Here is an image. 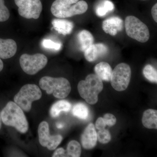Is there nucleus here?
<instances>
[{
  "mask_svg": "<svg viewBox=\"0 0 157 157\" xmlns=\"http://www.w3.org/2000/svg\"><path fill=\"white\" fill-rule=\"evenodd\" d=\"M3 123L8 126L14 127L22 134L26 133L29 123L23 110L12 101L7 103L1 113Z\"/></svg>",
  "mask_w": 157,
  "mask_h": 157,
  "instance_id": "obj_1",
  "label": "nucleus"
},
{
  "mask_svg": "<svg viewBox=\"0 0 157 157\" xmlns=\"http://www.w3.org/2000/svg\"><path fill=\"white\" fill-rule=\"evenodd\" d=\"M88 8L87 3L83 0H56L51 7V12L55 17L65 18L83 14Z\"/></svg>",
  "mask_w": 157,
  "mask_h": 157,
  "instance_id": "obj_2",
  "label": "nucleus"
},
{
  "mask_svg": "<svg viewBox=\"0 0 157 157\" xmlns=\"http://www.w3.org/2000/svg\"><path fill=\"white\" fill-rule=\"evenodd\" d=\"M103 80L96 74L88 75L85 80L78 82V90L80 96L87 103L96 104L98 100V94L103 89Z\"/></svg>",
  "mask_w": 157,
  "mask_h": 157,
  "instance_id": "obj_3",
  "label": "nucleus"
},
{
  "mask_svg": "<svg viewBox=\"0 0 157 157\" xmlns=\"http://www.w3.org/2000/svg\"><path fill=\"white\" fill-rule=\"evenodd\" d=\"M40 87L48 94H52L58 99L67 98L71 90V85L67 78L44 76L40 79Z\"/></svg>",
  "mask_w": 157,
  "mask_h": 157,
  "instance_id": "obj_4",
  "label": "nucleus"
},
{
  "mask_svg": "<svg viewBox=\"0 0 157 157\" xmlns=\"http://www.w3.org/2000/svg\"><path fill=\"white\" fill-rule=\"evenodd\" d=\"M42 94L39 86L35 84L25 85L14 97V101L22 110L29 112L33 101L41 99Z\"/></svg>",
  "mask_w": 157,
  "mask_h": 157,
  "instance_id": "obj_5",
  "label": "nucleus"
},
{
  "mask_svg": "<svg viewBox=\"0 0 157 157\" xmlns=\"http://www.w3.org/2000/svg\"><path fill=\"white\" fill-rule=\"evenodd\" d=\"M127 35L139 42L144 43L150 38L149 31L147 26L140 19L134 16H128L124 21Z\"/></svg>",
  "mask_w": 157,
  "mask_h": 157,
  "instance_id": "obj_6",
  "label": "nucleus"
},
{
  "mask_svg": "<svg viewBox=\"0 0 157 157\" xmlns=\"http://www.w3.org/2000/svg\"><path fill=\"white\" fill-rule=\"evenodd\" d=\"M19 62L24 72L29 75H33L45 67L48 63V59L42 54L33 55L24 54L20 58Z\"/></svg>",
  "mask_w": 157,
  "mask_h": 157,
  "instance_id": "obj_7",
  "label": "nucleus"
},
{
  "mask_svg": "<svg viewBox=\"0 0 157 157\" xmlns=\"http://www.w3.org/2000/svg\"><path fill=\"white\" fill-rule=\"evenodd\" d=\"M132 71L130 66L125 63L119 64L112 71L110 78L111 85L117 91L126 90L131 80Z\"/></svg>",
  "mask_w": 157,
  "mask_h": 157,
  "instance_id": "obj_8",
  "label": "nucleus"
},
{
  "mask_svg": "<svg viewBox=\"0 0 157 157\" xmlns=\"http://www.w3.org/2000/svg\"><path fill=\"white\" fill-rule=\"evenodd\" d=\"M18 7V12L21 17L37 19L40 17L42 10L41 0H14Z\"/></svg>",
  "mask_w": 157,
  "mask_h": 157,
  "instance_id": "obj_9",
  "label": "nucleus"
},
{
  "mask_svg": "<svg viewBox=\"0 0 157 157\" xmlns=\"http://www.w3.org/2000/svg\"><path fill=\"white\" fill-rule=\"evenodd\" d=\"M39 141L41 145L47 147L49 150L55 149L61 143L63 137L60 135H50L49 125L47 122L44 121L39 124L38 128Z\"/></svg>",
  "mask_w": 157,
  "mask_h": 157,
  "instance_id": "obj_10",
  "label": "nucleus"
},
{
  "mask_svg": "<svg viewBox=\"0 0 157 157\" xmlns=\"http://www.w3.org/2000/svg\"><path fill=\"white\" fill-rule=\"evenodd\" d=\"M124 28L123 20L118 17H112L105 20L102 23V29L106 33L115 36Z\"/></svg>",
  "mask_w": 157,
  "mask_h": 157,
  "instance_id": "obj_11",
  "label": "nucleus"
},
{
  "mask_svg": "<svg viewBox=\"0 0 157 157\" xmlns=\"http://www.w3.org/2000/svg\"><path fill=\"white\" fill-rule=\"evenodd\" d=\"M97 140L95 128L93 124H90L82 135L81 140L82 146L85 149H90L96 146Z\"/></svg>",
  "mask_w": 157,
  "mask_h": 157,
  "instance_id": "obj_12",
  "label": "nucleus"
},
{
  "mask_svg": "<svg viewBox=\"0 0 157 157\" xmlns=\"http://www.w3.org/2000/svg\"><path fill=\"white\" fill-rule=\"evenodd\" d=\"M108 50V47L103 43L93 44L85 51V58L88 62L95 61L98 58L106 55Z\"/></svg>",
  "mask_w": 157,
  "mask_h": 157,
  "instance_id": "obj_13",
  "label": "nucleus"
},
{
  "mask_svg": "<svg viewBox=\"0 0 157 157\" xmlns=\"http://www.w3.org/2000/svg\"><path fill=\"white\" fill-rule=\"evenodd\" d=\"M17 50V44L14 40L0 39V58H11L15 55Z\"/></svg>",
  "mask_w": 157,
  "mask_h": 157,
  "instance_id": "obj_14",
  "label": "nucleus"
},
{
  "mask_svg": "<svg viewBox=\"0 0 157 157\" xmlns=\"http://www.w3.org/2000/svg\"><path fill=\"white\" fill-rule=\"evenodd\" d=\"M52 26L54 29L59 34L67 35L72 33L74 24L72 21L63 19H54L52 21Z\"/></svg>",
  "mask_w": 157,
  "mask_h": 157,
  "instance_id": "obj_15",
  "label": "nucleus"
},
{
  "mask_svg": "<svg viewBox=\"0 0 157 157\" xmlns=\"http://www.w3.org/2000/svg\"><path fill=\"white\" fill-rule=\"evenodd\" d=\"M94 70L96 75L102 80L110 81L113 70L108 63L104 62L99 63L95 67Z\"/></svg>",
  "mask_w": 157,
  "mask_h": 157,
  "instance_id": "obj_16",
  "label": "nucleus"
},
{
  "mask_svg": "<svg viewBox=\"0 0 157 157\" xmlns=\"http://www.w3.org/2000/svg\"><path fill=\"white\" fill-rule=\"evenodd\" d=\"M144 126L147 128H157V111L155 109H148L144 111L142 118Z\"/></svg>",
  "mask_w": 157,
  "mask_h": 157,
  "instance_id": "obj_17",
  "label": "nucleus"
},
{
  "mask_svg": "<svg viewBox=\"0 0 157 157\" xmlns=\"http://www.w3.org/2000/svg\"><path fill=\"white\" fill-rule=\"evenodd\" d=\"M80 50L84 52L94 44V38L92 34L86 30L79 32L77 36Z\"/></svg>",
  "mask_w": 157,
  "mask_h": 157,
  "instance_id": "obj_18",
  "label": "nucleus"
},
{
  "mask_svg": "<svg viewBox=\"0 0 157 157\" xmlns=\"http://www.w3.org/2000/svg\"><path fill=\"white\" fill-rule=\"evenodd\" d=\"M72 105L69 101L60 100L55 103L52 106L50 110L52 117H56L62 112H68L70 111Z\"/></svg>",
  "mask_w": 157,
  "mask_h": 157,
  "instance_id": "obj_19",
  "label": "nucleus"
},
{
  "mask_svg": "<svg viewBox=\"0 0 157 157\" xmlns=\"http://www.w3.org/2000/svg\"><path fill=\"white\" fill-rule=\"evenodd\" d=\"M114 5L112 2L109 0H103L96 6V14L99 17H103L114 11Z\"/></svg>",
  "mask_w": 157,
  "mask_h": 157,
  "instance_id": "obj_20",
  "label": "nucleus"
},
{
  "mask_svg": "<svg viewBox=\"0 0 157 157\" xmlns=\"http://www.w3.org/2000/svg\"><path fill=\"white\" fill-rule=\"evenodd\" d=\"M89 113L87 106L83 103L76 104L73 107V115L80 119L86 120L89 117Z\"/></svg>",
  "mask_w": 157,
  "mask_h": 157,
  "instance_id": "obj_21",
  "label": "nucleus"
},
{
  "mask_svg": "<svg viewBox=\"0 0 157 157\" xmlns=\"http://www.w3.org/2000/svg\"><path fill=\"white\" fill-rule=\"evenodd\" d=\"M66 151L68 157H80L81 154V145L76 140H72L68 144Z\"/></svg>",
  "mask_w": 157,
  "mask_h": 157,
  "instance_id": "obj_22",
  "label": "nucleus"
},
{
  "mask_svg": "<svg viewBox=\"0 0 157 157\" xmlns=\"http://www.w3.org/2000/svg\"><path fill=\"white\" fill-rule=\"evenodd\" d=\"M143 73L144 77L149 81L157 83V70L151 65H147L144 68Z\"/></svg>",
  "mask_w": 157,
  "mask_h": 157,
  "instance_id": "obj_23",
  "label": "nucleus"
},
{
  "mask_svg": "<svg viewBox=\"0 0 157 157\" xmlns=\"http://www.w3.org/2000/svg\"><path fill=\"white\" fill-rule=\"evenodd\" d=\"M42 45L44 48L55 51L60 50L62 46L61 43L60 42H55L49 39H43Z\"/></svg>",
  "mask_w": 157,
  "mask_h": 157,
  "instance_id": "obj_24",
  "label": "nucleus"
},
{
  "mask_svg": "<svg viewBox=\"0 0 157 157\" xmlns=\"http://www.w3.org/2000/svg\"><path fill=\"white\" fill-rule=\"evenodd\" d=\"M97 140L101 143H108L111 140V135L109 131L106 129H104L99 130L97 133Z\"/></svg>",
  "mask_w": 157,
  "mask_h": 157,
  "instance_id": "obj_25",
  "label": "nucleus"
},
{
  "mask_svg": "<svg viewBox=\"0 0 157 157\" xmlns=\"http://www.w3.org/2000/svg\"><path fill=\"white\" fill-rule=\"evenodd\" d=\"M10 17V12L6 6L4 0H0V22L8 20Z\"/></svg>",
  "mask_w": 157,
  "mask_h": 157,
  "instance_id": "obj_26",
  "label": "nucleus"
},
{
  "mask_svg": "<svg viewBox=\"0 0 157 157\" xmlns=\"http://www.w3.org/2000/svg\"><path fill=\"white\" fill-rule=\"evenodd\" d=\"M104 121L108 126H113L116 123L117 119L111 113H106L104 115Z\"/></svg>",
  "mask_w": 157,
  "mask_h": 157,
  "instance_id": "obj_27",
  "label": "nucleus"
},
{
  "mask_svg": "<svg viewBox=\"0 0 157 157\" xmlns=\"http://www.w3.org/2000/svg\"><path fill=\"white\" fill-rule=\"evenodd\" d=\"M52 157H68V156L67 154V151L65 150L63 148L61 147V148H58L56 150L53 154L52 155Z\"/></svg>",
  "mask_w": 157,
  "mask_h": 157,
  "instance_id": "obj_28",
  "label": "nucleus"
},
{
  "mask_svg": "<svg viewBox=\"0 0 157 157\" xmlns=\"http://www.w3.org/2000/svg\"><path fill=\"white\" fill-rule=\"evenodd\" d=\"M106 125H107L105 124V121H104L103 118H98L97 121H96V128L98 130H102V129H105Z\"/></svg>",
  "mask_w": 157,
  "mask_h": 157,
  "instance_id": "obj_29",
  "label": "nucleus"
},
{
  "mask_svg": "<svg viewBox=\"0 0 157 157\" xmlns=\"http://www.w3.org/2000/svg\"><path fill=\"white\" fill-rule=\"evenodd\" d=\"M151 14L153 18L156 22H157V4L156 3L151 9Z\"/></svg>",
  "mask_w": 157,
  "mask_h": 157,
  "instance_id": "obj_30",
  "label": "nucleus"
},
{
  "mask_svg": "<svg viewBox=\"0 0 157 157\" xmlns=\"http://www.w3.org/2000/svg\"><path fill=\"white\" fill-rule=\"evenodd\" d=\"M64 126V125L63 124L61 123H59L56 124V127L58 128H63Z\"/></svg>",
  "mask_w": 157,
  "mask_h": 157,
  "instance_id": "obj_31",
  "label": "nucleus"
},
{
  "mask_svg": "<svg viewBox=\"0 0 157 157\" xmlns=\"http://www.w3.org/2000/svg\"><path fill=\"white\" fill-rule=\"evenodd\" d=\"M3 68H4V64H3L2 61L0 58V72L2 70Z\"/></svg>",
  "mask_w": 157,
  "mask_h": 157,
  "instance_id": "obj_32",
  "label": "nucleus"
},
{
  "mask_svg": "<svg viewBox=\"0 0 157 157\" xmlns=\"http://www.w3.org/2000/svg\"><path fill=\"white\" fill-rule=\"evenodd\" d=\"M2 117H1V113H0V130L1 129V127H2Z\"/></svg>",
  "mask_w": 157,
  "mask_h": 157,
  "instance_id": "obj_33",
  "label": "nucleus"
},
{
  "mask_svg": "<svg viewBox=\"0 0 157 157\" xmlns=\"http://www.w3.org/2000/svg\"><path fill=\"white\" fill-rule=\"evenodd\" d=\"M141 1H146V0H141Z\"/></svg>",
  "mask_w": 157,
  "mask_h": 157,
  "instance_id": "obj_34",
  "label": "nucleus"
}]
</instances>
